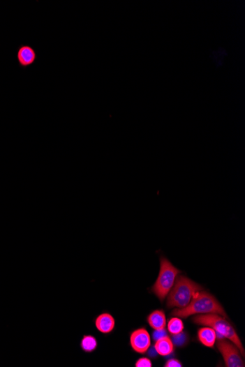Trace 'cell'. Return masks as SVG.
<instances>
[{"instance_id":"12","label":"cell","mask_w":245,"mask_h":367,"mask_svg":"<svg viewBox=\"0 0 245 367\" xmlns=\"http://www.w3.org/2000/svg\"><path fill=\"white\" fill-rule=\"evenodd\" d=\"M81 350L86 354H92L98 347V341L93 335H84L80 341Z\"/></svg>"},{"instance_id":"7","label":"cell","mask_w":245,"mask_h":367,"mask_svg":"<svg viewBox=\"0 0 245 367\" xmlns=\"http://www.w3.org/2000/svg\"><path fill=\"white\" fill-rule=\"evenodd\" d=\"M17 61L21 68H27L35 64L38 54L31 45H22L17 50Z\"/></svg>"},{"instance_id":"13","label":"cell","mask_w":245,"mask_h":367,"mask_svg":"<svg viewBox=\"0 0 245 367\" xmlns=\"http://www.w3.org/2000/svg\"><path fill=\"white\" fill-rule=\"evenodd\" d=\"M168 331L172 335H177L183 332L184 330V322L178 317L171 318L168 322Z\"/></svg>"},{"instance_id":"15","label":"cell","mask_w":245,"mask_h":367,"mask_svg":"<svg viewBox=\"0 0 245 367\" xmlns=\"http://www.w3.org/2000/svg\"><path fill=\"white\" fill-rule=\"evenodd\" d=\"M165 367H181L183 366H182V364L177 359H170L168 360L165 366Z\"/></svg>"},{"instance_id":"10","label":"cell","mask_w":245,"mask_h":367,"mask_svg":"<svg viewBox=\"0 0 245 367\" xmlns=\"http://www.w3.org/2000/svg\"><path fill=\"white\" fill-rule=\"evenodd\" d=\"M198 336L199 341L208 347H213L217 339L215 331L211 327L199 329Z\"/></svg>"},{"instance_id":"6","label":"cell","mask_w":245,"mask_h":367,"mask_svg":"<svg viewBox=\"0 0 245 367\" xmlns=\"http://www.w3.org/2000/svg\"><path fill=\"white\" fill-rule=\"evenodd\" d=\"M151 336L147 329L141 328L133 331L129 338L133 350L139 354L147 353L151 346Z\"/></svg>"},{"instance_id":"8","label":"cell","mask_w":245,"mask_h":367,"mask_svg":"<svg viewBox=\"0 0 245 367\" xmlns=\"http://www.w3.org/2000/svg\"><path fill=\"white\" fill-rule=\"evenodd\" d=\"M94 324L96 329L100 333L110 334L114 329L115 320L111 314L103 313L96 317Z\"/></svg>"},{"instance_id":"2","label":"cell","mask_w":245,"mask_h":367,"mask_svg":"<svg viewBox=\"0 0 245 367\" xmlns=\"http://www.w3.org/2000/svg\"><path fill=\"white\" fill-rule=\"evenodd\" d=\"M195 324L212 328L218 340L226 338L232 341L244 357V349L234 327L221 315L217 314L199 315L193 318Z\"/></svg>"},{"instance_id":"5","label":"cell","mask_w":245,"mask_h":367,"mask_svg":"<svg viewBox=\"0 0 245 367\" xmlns=\"http://www.w3.org/2000/svg\"><path fill=\"white\" fill-rule=\"evenodd\" d=\"M217 345L227 367L244 366V363L241 358L237 347H236L233 344L224 338L218 340Z\"/></svg>"},{"instance_id":"4","label":"cell","mask_w":245,"mask_h":367,"mask_svg":"<svg viewBox=\"0 0 245 367\" xmlns=\"http://www.w3.org/2000/svg\"><path fill=\"white\" fill-rule=\"evenodd\" d=\"M181 271L176 268L165 256L161 257V271L152 291L162 301L169 294L174 287L177 276Z\"/></svg>"},{"instance_id":"16","label":"cell","mask_w":245,"mask_h":367,"mask_svg":"<svg viewBox=\"0 0 245 367\" xmlns=\"http://www.w3.org/2000/svg\"><path fill=\"white\" fill-rule=\"evenodd\" d=\"M167 336L165 329L164 330H160V331H156V332L154 334V339L156 341L158 339L162 338V337Z\"/></svg>"},{"instance_id":"14","label":"cell","mask_w":245,"mask_h":367,"mask_svg":"<svg viewBox=\"0 0 245 367\" xmlns=\"http://www.w3.org/2000/svg\"><path fill=\"white\" fill-rule=\"evenodd\" d=\"M152 362L149 359L140 358L135 363V367H151Z\"/></svg>"},{"instance_id":"11","label":"cell","mask_w":245,"mask_h":367,"mask_svg":"<svg viewBox=\"0 0 245 367\" xmlns=\"http://www.w3.org/2000/svg\"><path fill=\"white\" fill-rule=\"evenodd\" d=\"M148 322L150 327L155 331L164 330L166 327V317L163 311H154L148 317Z\"/></svg>"},{"instance_id":"9","label":"cell","mask_w":245,"mask_h":367,"mask_svg":"<svg viewBox=\"0 0 245 367\" xmlns=\"http://www.w3.org/2000/svg\"><path fill=\"white\" fill-rule=\"evenodd\" d=\"M154 348L158 354L167 357L172 353L175 347L170 337L165 336L156 340Z\"/></svg>"},{"instance_id":"1","label":"cell","mask_w":245,"mask_h":367,"mask_svg":"<svg viewBox=\"0 0 245 367\" xmlns=\"http://www.w3.org/2000/svg\"><path fill=\"white\" fill-rule=\"evenodd\" d=\"M217 314L228 317L223 307L209 293L202 291L196 293L191 302L181 309H177L172 312V315L187 318L194 315Z\"/></svg>"},{"instance_id":"3","label":"cell","mask_w":245,"mask_h":367,"mask_svg":"<svg viewBox=\"0 0 245 367\" xmlns=\"http://www.w3.org/2000/svg\"><path fill=\"white\" fill-rule=\"evenodd\" d=\"M174 286L168 297V308L177 307L181 309L188 305L196 293L202 290L199 285L183 276L177 278Z\"/></svg>"}]
</instances>
